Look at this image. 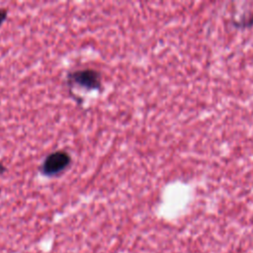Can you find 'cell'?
I'll return each mask as SVG.
<instances>
[{
    "instance_id": "obj_2",
    "label": "cell",
    "mask_w": 253,
    "mask_h": 253,
    "mask_svg": "<svg viewBox=\"0 0 253 253\" xmlns=\"http://www.w3.org/2000/svg\"><path fill=\"white\" fill-rule=\"evenodd\" d=\"M69 79L80 85L83 88L94 90L98 89L101 86V76L100 73L93 69H84L78 70L70 74Z\"/></svg>"
},
{
    "instance_id": "obj_1",
    "label": "cell",
    "mask_w": 253,
    "mask_h": 253,
    "mask_svg": "<svg viewBox=\"0 0 253 253\" xmlns=\"http://www.w3.org/2000/svg\"><path fill=\"white\" fill-rule=\"evenodd\" d=\"M70 156L65 151H55L49 154L42 165V172L46 176H53L64 169L70 164Z\"/></svg>"
},
{
    "instance_id": "obj_3",
    "label": "cell",
    "mask_w": 253,
    "mask_h": 253,
    "mask_svg": "<svg viewBox=\"0 0 253 253\" xmlns=\"http://www.w3.org/2000/svg\"><path fill=\"white\" fill-rule=\"evenodd\" d=\"M6 16H7V12L5 10H0V25L3 23Z\"/></svg>"
}]
</instances>
